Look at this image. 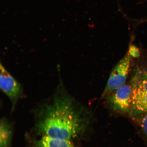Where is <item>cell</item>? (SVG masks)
<instances>
[{"instance_id":"8","label":"cell","mask_w":147,"mask_h":147,"mask_svg":"<svg viewBox=\"0 0 147 147\" xmlns=\"http://www.w3.org/2000/svg\"><path fill=\"white\" fill-rule=\"evenodd\" d=\"M128 51L132 57H138L140 55L139 49L134 45L130 46Z\"/></svg>"},{"instance_id":"6","label":"cell","mask_w":147,"mask_h":147,"mask_svg":"<svg viewBox=\"0 0 147 147\" xmlns=\"http://www.w3.org/2000/svg\"><path fill=\"white\" fill-rule=\"evenodd\" d=\"M132 87L131 84H124L113 92L109 98L110 103L115 111L126 113L131 110Z\"/></svg>"},{"instance_id":"5","label":"cell","mask_w":147,"mask_h":147,"mask_svg":"<svg viewBox=\"0 0 147 147\" xmlns=\"http://www.w3.org/2000/svg\"><path fill=\"white\" fill-rule=\"evenodd\" d=\"M25 147H76L73 141L46 136L25 134Z\"/></svg>"},{"instance_id":"2","label":"cell","mask_w":147,"mask_h":147,"mask_svg":"<svg viewBox=\"0 0 147 147\" xmlns=\"http://www.w3.org/2000/svg\"><path fill=\"white\" fill-rule=\"evenodd\" d=\"M131 110L138 114L147 113V61L135 68L131 80Z\"/></svg>"},{"instance_id":"4","label":"cell","mask_w":147,"mask_h":147,"mask_svg":"<svg viewBox=\"0 0 147 147\" xmlns=\"http://www.w3.org/2000/svg\"><path fill=\"white\" fill-rule=\"evenodd\" d=\"M132 57L128 51L110 73L102 97L110 94L124 85L130 71Z\"/></svg>"},{"instance_id":"3","label":"cell","mask_w":147,"mask_h":147,"mask_svg":"<svg viewBox=\"0 0 147 147\" xmlns=\"http://www.w3.org/2000/svg\"><path fill=\"white\" fill-rule=\"evenodd\" d=\"M0 87L8 97L11 104V113H13L19 101L24 98L22 86L7 70L3 64H0Z\"/></svg>"},{"instance_id":"1","label":"cell","mask_w":147,"mask_h":147,"mask_svg":"<svg viewBox=\"0 0 147 147\" xmlns=\"http://www.w3.org/2000/svg\"><path fill=\"white\" fill-rule=\"evenodd\" d=\"M60 77L52 96L41 101L32 109L33 125L28 131L73 141L82 130L80 113Z\"/></svg>"},{"instance_id":"9","label":"cell","mask_w":147,"mask_h":147,"mask_svg":"<svg viewBox=\"0 0 147 147\" xmlns=\"http://www.w3.org/2000/svg\"><path fill=\"white\" fill-rule=\"evenodd\" d=\"M141 126L143 131L147 136V113L142 119Z\"/></svg>"},{"instance_id":"7","label":"cell","mask_w":147,"mask_h":147,"mask_svg":"<svg viewBox=\"0 0 147 147\" xmlns=\"http://www.w3.org/2000/svg\"><path fill=\"white\" fill-rule=\"evenodd\" d=\"M14 123L7 117L0 120V147H12L14 131Z\"/></svg>"}]
</instances>
